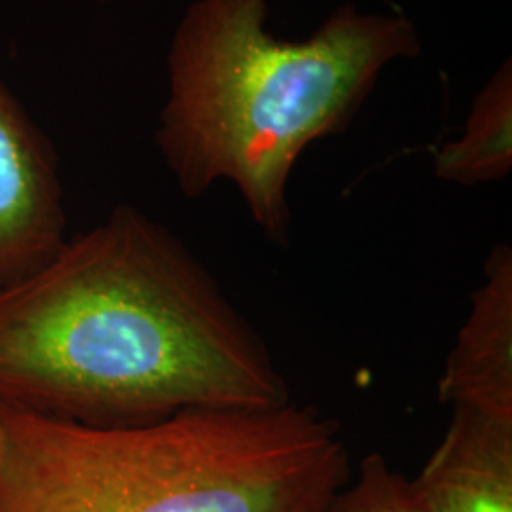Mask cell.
<instances>
[{"instance_id": "1", "label": "cell", "mask_w": 512, "mask_h": 512, "mask_svg": "<svg viewBox=\"0 0 512 512\" xmlns=\"http://www.w3.org/2000/svg\"><path fill=\"white\" fill-rule=\"evenodd\" d=\"M291 401L202 260L129 203L0 287V410L133 427Z\"/></svg>"}, {"instance_id": "2", "label": "cell", "mask_w": 512, "mask_h": 512, "mask_svg": "<svg viewBox=\"0 0 512 512\" xmlns=\"http://www.w3.org/2000/svg\"><path fill=\"white\" fill-rule=\"evenodd\" d=\"M270 2L186 6L154 141L184 198L232 183L260 232L285 245L296 162L346 131L385 67L420 55L421 38L404 14L344 2L310 37L283 40L268 29Z\"/></svg>"}, {"instance_id": "3", "label": "cell", "mask_w": 512, "mask_h": 512, "mask_svg": "<svg viewBox=\"0 0 512 512\" xmlns=\"http://www.w3.org/2000/svg\"><path fill=\"white\" fill-rule=\"evenodd\" d=\"M349 478L340 425L294 401L133 427L0 410V512H321Z\"/></svg>"}, {"instance_id": "4", "label": "cell", "mask_w": 512, "mask_h": 512, "mask_svg": "<svg viewBox=\"0 0 512 512\" xmlns=\"http://www.w3.org/2000/svg\"><path fill=\"white\" fill-rule=\"evenodd\" d=\"M65 230L54 147L0 78V287L37 270Z\"/></svg>"}, {"instance_id": "5", "label": "cell", "mask_w": 512, "mask_h": 512, "mask_svg": "<svg viewBox=\"0 0 512 512\" xmlns=\"http://www.w3.org/2000/svg\"><path fill=\"white\" fill-rule=\"evenodd\" d=\"M439 401L512 420V249L499 243L484 262V279L471 294L439 378Z\"/></svg>"}, {"instance_id": "6", "label": "cell", "mask_w": 512, "mask_h": 512, "mask_svg": "<svg viewBox=\"0 0 512 512\" xmlns=\"http://www.w3.org/2000/svg\"><path fill=\"white\" fill-rule=\"evenodd\" d=\"M412 484L427 512H512V420L452 410Z\"/></svg>"}, {"instance_id": "7", "label": "cell", "mask_w": 512, "mask_h": 512, "mask_svg": "<svg viewBox=\"0 0 512 512\" xmlns=\"http://www.w3.org/2000/svg\"><path fill=\"white\" fill-rule=\"evenodd\" d=\"M435 177L476 186L503 181L512 171V59L507 57L473 99L463 135L440 145Z\"/></svg>"}, {"instance_id": "8", "label": "cell", "mask_w": 512, "mask_h": 512, "mask_svg": "<svg viewBox=\"0 0 512 512\" xmlns=\"http://www.w3.org/2000/svg\"><path fill=\"white\" fill-rule=\"evenodd\" d=\"M321 512H427L410 478L397 473L382 454H368L357 476L330 497Z\"/></svg>"}, {"instance_id": "9", "label": "cell", "mask_w": 512, "mask_h": 512, "mask_svg": "<svg viewBox=\"0 0 512 512\" xmlns=\"http://www.w3.org/2000/svg\"><path fill=\"white\" fill-rule=\"evenodd\" d=\"M97 2H112V0H97Z\"/></svg>"}]
</instances>
